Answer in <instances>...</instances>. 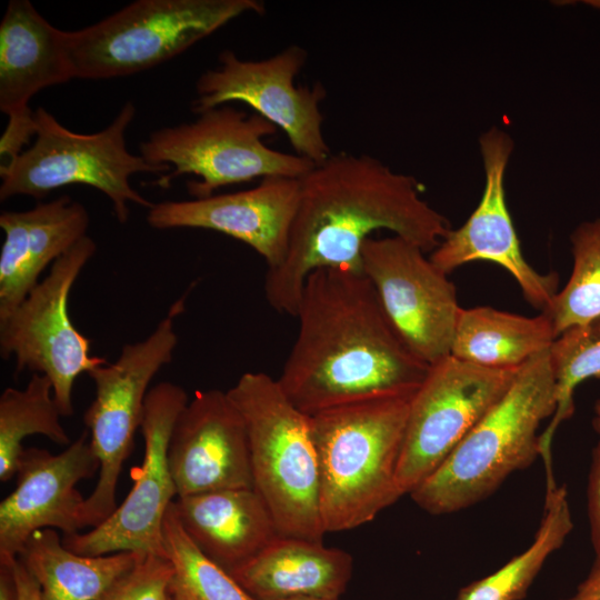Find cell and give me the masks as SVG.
<instances>
[{"label":"cell","mask_w":600,"mask_h":600,"mask_svg":"<svg viewBox=\"0 0 600 600\" xmlns=\"http://www.w3.org/2000/svg\"><path fill=\"white\" fill-rule=\"evenodd\" d=\"M299 180L286 256L264 277L266 299L279 313L294 317L316 270L362 272V248L374 231L388 230L431 252L451 230L413 177L368 154L331 153Z\"/></svg>","instance_id":"6da1fadb"},{"label":"cell","mask_w":600,"mask_h":600,"mask_svg":"<svg viewBox=\"0 0 600 600\" xmlns=\"http://www.w3.org/2000/svg\"><path fill=\"white\" fill-rule=\"evenodd\" d=\"M294 318L297 337L277 380L307 416L414 392L430 369L406 344L362 272H311Z\"/></svg>","instance_id":"7a4b0ae2"},{"label":"cell","mask_w":600,"mask_h":600,"mask_svg":"<svg viewBox=\"0 0 600 600\" xmlns=\"http://www.w3.org/2000/svg\"><path fill=\"white\" fill-rule=\"evenodd\" d=\"M414 392L310 416L326 533L366 524L401 498L397 472Z\"/></svg>","instance_id":"3957f363"},{"label":"cell","mask_w":600,"mask_h":600,"mask_svg":"<svg viewBox=\"0 0 600 600\" xmlns=\"http://www.w3.org/2000/svg\"><path fill=\"white\" fill-rule=\"evenodd\" d=\"M549 350L523 364L506 394L409 496L430 514L469 508L540 457L538 430L556 410Z\"/></svg>","instance_id":"277c9868"},{"label":"cell","mask_w":600,"mask_h":600,"mask_svg":"<svg viewBox=\"0 0 600 600\" xmlns=\"http://www.w3.org/2000/svg\"><path fill=\"white\" fill-rule=\"evenodd\" d=\"M248 433L253 489L278 533L322 541L320 473L310 416L287 398L277 379L246 372L228 391Z\"/></svg>","instance_id":"5b68a950"},{"label":"cell","mask_w":600,"mask_h":600,"mask_svg":"<svg viewBox=\"0 0 600 600\" xmlns=\"http://www.w3.org/2000/svg\"><path fill=\"white\" fill-rule=\"evenodd\" d=\"M136 114L127 101L113 121L96 133L82 134L63 127L49 111H34L36 137L31 146L0 166V200L29 196L41 200L54 189L86 184L104 193L120 223L128 221L129 204L150 209L153 202L130 183L139 172L167 174L170 166H153L126 147V130Z\"/></svg>","instance_id":"8992f818"},{"label":"cell","mask_w":600,"mask_h":600,"mask_svg":"<svg viewBox=\"0 0 600 600\" xmlns=\"http://www.w3.org/2000/svg\"><path fill=\"white\" fill-rule=\"evenodd\" d=\"M258 0H137L109 17L68 31L73 78L110 79L153 68L244 13Z\"/></svg>","instance_id":"52a82bcc"},{"label":"cell","mask_w":600,"mask_h":600,"mask_svg":"<svg viewBox=\"0 0 600 600\" xmlns=\"http://www.w3.org/2000/svg\"><path fill=\"white\" fill-rule=\"evenodd\" d=\"M277 127L258 113L223 104L198 114L190 123L154 130L140 144V156L172 170L154 182L168 187L179 176L193 174L188 192L207 198L220 188L254 179H301L316 163L299 154L269 148L263 140Z\"/></svg>","instance_id":"ba28073f"},{"label":"cell","mask_w":600,"mask_h":600,"mask_svg":"<svg viewBox=\"0 0 600 600\" xmlns=\"http://www.w3.org/2000/svg\"><path fill=\"white\" fill-rule=\"evenodd\" d=\"M96 242L84 236L50 267L44 279L9 314L0 319V356L13 358L14 372L46 376L62 417L73 414L77 378L107 363L91 356L90 340L72 323L69 297L82 269L94 256Z\"/></svg>","instance_id":"9c48e42d"},{"label":"cell","mask_w":600,"mask_h":600,"mask_svg":"<svg viewBox=\"0 0 600 600\" xmlns=\"http://www.w3.org/2000/svg\"><path fill=\"white\" fill-rule=\"evenodd\" d=\"M519 369L483 368L452 356L430 366L410 402L397 472L401 497L436 471L506 394Z\"/></svg>","instance_id":"30bf717a"},{"label":"cell","mask_w":600,"mask_h":600,"mask_svg":"<svg viewBox=\"0 0 600 600\" xmlns=\"http://www.w3.org/2000/svg\"><path fill=\"white\" fill-rule=\"evenodd\" d=\"M307 58V51L297 44L256 61L241 60L224 50L219 54V67L197 80L191 110L199 114L228 102H243L281 129L297 154L320 163L331 154L320 109L327 91L319 82L296 86Z\"/></svg>","instance_id":"8fae6325"},{"label":"cell","mask_w":600,"mask_h":600,"mask_svg":"<svg viewBox=\"0 0 600 600\" xmlns=\"http://www.w3.org/2000/svg\"><path fill=\"white\" fill-rule=\"evenodd\" d=\"M188 402L186 390L176 383L163 381L150 388L140 428L143 460L132 470L131 490L102 523L84 533L63 536L67 549L89 557L122 551L166 557L163 521L178 497L168 460L169 442Z\"/></svg>","instance_id":"7c38bea8"},{"label":"cell","mask_w":600,"mask_h":600,"mask_svg":"<svg viewBox=\"0 0 600 600\" xmlns=\"http://www.w3.org/2000/svg\"><path fill=\"white\" fill-rule=\"evenodd\" d=\"M361 271L409 349L432 366L450 356L461 307L448 274L426 251L398 236L369 238Z\"/></svg>","instance_id":"4fadbf2b"},{"label":"cell","mask_w":600,"mask_h":600,"mask_svg":"<svg viewBox=\"0 0 600 600\" xmlns=\"http://www.w3.org/2000/svg\"><path fill=\"white\" fill-rule=\"evenodd\" d=\"M479 149L484 171L481 199L467 221L451 229L429 258L446 274L472 261L493 262L512 276L523 298L542 312L558 292L559 277L537 271L521 251L504 189L513 141L508 132L494 127L480 136Z\"/></svg>","instance_id":"5bb4252c"},{"label":"cell","mask_w":600,"mask_h":600,"mask_svg":"<svg viewBox=\"0 0 600 600\" xmlns=\"http://www.w3.org/2000/svg\"><path fill=\"white\" fill-rule=\"evenodd\" d=\"M99 468L87 429L58 454L24 448L16 488L0 503V561L16 559L38 530L59 529L63 536L78 533L83 528L86 498L77 486L92 478Z\"/></svg>","instance_id":"9a60e30c"},{"label":"cell","mask_w":600,"mask_h":600,"mask_svg":"<svg viewBox=\"0 0 600 600\" xmlns=\"http://www.w3.org/2000/svg\"><path fill=\"white\" fill-rule=\"evenodd\" d=\"M71 79L68 31L53 27L30 1L11 0L0 23V110L8 116L0 139L1 164L36 137L31 98Z\"/></svg>","instance_id":"2e32d148"},{"label":"cell","mask_w":600,"mask_h":600,"mask_svg":"<svg viewBox=\"0 0 600 600\" xmlns=\"http://www.w3.org/2000/svg\"><path fill=\"white\" fill-rule=\"evenodd\" d=\"M168 460L178 497L253 488L247 428L227 391L194 393L173 426Z\"/></svg>","instance_id":"e0dca14e"},{"label":"cell","mask_w":600,"mask_h":600,"mask_svg":"<svg viewBox=\"0 0 600 600\" xmlns=\"http://www.w3.org/2000/svg\"><path fill=\"white\" fill-rule=\"evenodd\" d=\"M299 192V179L269 177L242 191L153 203L148 209L147 222L159 230L193 228L221 232L252 248L272 269L286 256Z\"/></svg>","instance_id":"ac0fdd59"},{"label":"cell","mask_w":600,"mask_h":600,"mask_svg":"<svg viewBox=\"0 0 600 600\" xmlns=\"http://www.w3.org/2000/svg\"><path fill=\"white\" fill-rule=\"evenodd\" d=\"M89 221L87 209L69 196L0 214V319L27 298L49 264L87 236Z\"/></svg>","instance_id":"d6986e66"},{"label":"cell","mask_w":600,"mask_h":600,"mask_svg":"<svg viewBox=\"0 0 600 600\" xmlns=\"http://www.w3.org/2000/svg\"><path fill=\"white\" fill-rule=\"evenodd\" d=\"M184 301V296L178 299L147 338L124 344L113 362L88 372L96 394L83 413L87 427L111 440L131 438L141 428L149 384L172 361L178 344L174 321Z\"/></svg>","instance_id":"ffe728a7"},{"label":"cell","mask_w":600,"mask_h":600,"mask_svg":"<svg viewBox=\"0 0 600 600\" xmlns=\"http://www.w3.org/2000/svg\"><path fill=\"white\" fill-rule=\"evenodd\" d=\"M173 508L199 549L229 573L279 536L270 510L253 488L177 497Z\"/></svg>","instance_id":"44dd1931"},{"label":"cell","mask_w":600,"mask_h":600,"mask_svg":"<svg viewBox=\"0 0 600 600\" xmlns=\"http://www.w3.org/2000/svg\"><path fill=\"white\" fill-rule=\"evenodd\" d=\"M352 564L348 552L322 541L279 534L230 574L256 600L338 599L351 579Z\"/></svg>","instance_id":"7402d4cb"},{"label":"cell","mask_w":600,"mask_h":600,"mask_svg":"<svg viewBox=\"0 0 600 600\" xmlns=\"http://www.w3.org/2000/svg\"><path fill=\"white\" fill-rule=\"evenodd\" d=\"M556 338L543 312L526 317L488 306L461 308L450 356L483 368L519 369Z\"/></svg>","instance_id":"603a6c76"},{"label":"cell","mask_w":600,"mask_h":600,"mask_svg":"<svg viewBox=\"0 0 600 600\" xmlns=\"http://www.w3.org/2000/svg\"><path fill=\"white\" fill-rule=\"evenodd\" d=\"M142 556L131 551L81 556L67 549L54 529H41L17 558L37 581L42 600H99Z\"/></svg>","instance_id":"cb8c5ba5"},{"label":"cell","mask_w":600,"mask_h":600,"mask_svg":"<svg viewBox=\"0 0 600 600\" xmlns=\"http://www.w3.org/2000/svg\"><path fill=\"white\" fill-rule=\"evenodd\" d=\"M573 528L563 486L547 483L542 519L531 544L493 573L462 588L457 600H520Z\"/></svg>","instance_id":"d4e9b609"},{"label":"cell","mask_w":600,"mask_h":600,"mask_svg":"<svg viewBox=\"0 0 600 600\" xmlns=\"http://www.w3.org/2000/svg\"><path fill=\"white\" fill-rule=\"evenodd\" d=\"M61 412L53 397L51 381L32 373L23 389L7 388L0 396V481L17 473L24 450L22 441L41 434L59 446L72 441L61 423Z\"/></svg>","instance_id":"484cf974"},{"label":"cell","mask_w":600,"mask_h":600,"mask_svg":"<svg viewBox=\"0 0 600 600\" xmlns=\"http://www.w3.org/2000/svg\"><path fill=\"white\" fill-rule=\"evenodd\" d=\"M556 382V410L540 434V457L547 478L552 474L551 446L559 426L574 411L576 388L587 379H600V316L561 332L549 348Z\"/></svg>","instance_id":"4316f807"},{"label":"cell","mask_w":600,"mask_h":600,"mask_svg":"<svg viewBox=\"0 0 600 600\" xmlns=\"http://www.w3.org/2000/svg\"><path fill=\"white\" fill-rule=\"evenodd\" d=\"M162 537L173 570V596L180 600H256L199 549L178 519L173 502L166 512Z\"/></svg>","instance_id":"83f0119b"},{"label":"cell","mask_w":600,"mask_h":600,"mask_svg":"<svg viewBox=\"0 0 600 600\" xmlns=\"http://www.w3.org/2000/svg\"><path fill=\"white\" fill-rule=\"evenodd\" d=\"M572 272L543 313L556 337L600 316V218L578 226L570 237Z\"/></svg>","instance_id":"f1b7e54d"},{"label":"cell","mask_w":600,"mask_h":600,"mask_svg":"<svg viewBox=\"0 0 600 600\" xmlns=\"http://www.w3.org/2000/svg\"><path fill=\"white\" fill-rule=\"evenodd\" d=\"M172 574L167 557L142 556L99 600H170Z\"/></svg>","instance_id":"f546056e"},{"label":"cell","mask_w":600,"mask_h":600,"mask_svg":"<svg viewBox=\"0 0 600 600\" xmlns=\"http://www.w3.org/2000/svg\"><path fill=\"white\" fill-rule=\"evenodd\" d=\"M587 508L594 560L600 561V441L594 446L591 453L587 484Z\"/></svg>","instance_id":"4dcf8cb0"},{"label":"cell","mask_w":600,"mask_h":600,"mask_svg":"<svg viewBox=\"0 0 600 600\" xmlns=\"http://www.w3.org/2000/svg\"><path fill=\"white\" fill-rule=\"evenodd\" d=\"M13 571L19 593V600H42L37 581L28 572L26 567L18 558H16V560L13 561Z\"/></svg>","instance_id":"1f68e13d"},{"label":"cell","mask_w":600,"mask_h":600,"mask_svg":"<svg viewBox=\"0 0 600 600\" xmlns=\"http://www.w3.org/2000/svg\"><path fill=\"white\" fill-rule=\"evenodd\" d=\"M566 600H600V561L594 560L587 578L578 586L577 591Z\"/></svg>","instance_id":"d6a6232c"},{"label":"cell","mask_w":600,"mask_h":600,"mask_svg":"<svg viewBox=\"0 0 600 600\" xmlns=\"http://www.w3.org/2000/svg\"><path fill=\"white\" fill-rule=\"evenodd\" d=\"M13 560L0 561V600H19Z\"/></svg>","instance_id":"836d02e7"},{"label":"cell","mask_w":600,"mask_h":600,"mask_svg":"<svg viewBox=\"0 0 600 600\" xmlns=\"http://www.w3.org/2000/svg\"><path fill=\"white\" fill-rule=\"evenodd\" d=\"M592 427L600 434V399L594 403Z\"/></svg>","instance_id":"e575fe53"},{"label":"cell","mask_w":600,"mask_h":600,"mask_svg":"<svg viewBox=\"0 0 600 600\" xmlns=\"http://www.w3.org/2000/svg\"><path fill=\"white\" fill-rule=\"evenodd\" d=\"M286 600H338V599H327V598H318V597H298V598H291Z\"/></svg>","instance_id":"d590c367"},{"label":"cell","mask_w":600,"mask_h":600,"mask_svg":"<svg viewBox=\"0 0 600 600\" xmlns=\"http://www.w3.org/2000/svg\"><path fill=\"white\" fill-rule=\"evenodd\" d=\"M170 600H180V599L177 598L176 596H173L172 592H171V599Z\"/></svg>","instance_id":"8d00e7d4"}]
</instances>
